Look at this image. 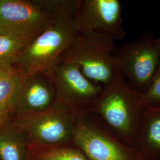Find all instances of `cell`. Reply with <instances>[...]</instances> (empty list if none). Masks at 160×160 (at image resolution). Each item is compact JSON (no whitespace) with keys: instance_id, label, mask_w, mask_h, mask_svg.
Instances as JSON below:
<instances>
[{"instance_id":"1","label":"cell","mask_w":160,"mask_h":160,"mask_svg":"<svg viewBox=\"0 0 160 160\" xmlns=\"http://www.w3.org/2000/svg\"><path fill=\"white\" fill-rule=\"evenodd\" d=\"M145 105L143 95L128 87L119 70L87 110L121 142L135 149Z\"/></svg>"},{"instance_id":"2","label":"cell","mask_w":160,"mask_h":160,"mask_svg":"<svg viewBox=\"0 0 160 160\" xmlns=\"http://www.w3.org/2000/svg\"><path fill=\"white\" fill-rule=\"evenodd\" d=\"M78 34L72 16H54L51 24L24 49L13 67L20 76L36 72L49 74Z\"/></svg>"},{"instance_id":"3","label":"cell","mask_w":160,"mask_h":160,"mask_svg":"<svg viewBox=\"0 0 160 160\" xmlns=\"http://www.w3.org/2000/svg\"><path fill=\"white\" fill-rule=\"evenodd\" d=\"M116 47L114 41L105 36L79 33L63 53L60 63L78 65L86 77L104 87L109 84L119 71L114 57Z\"/></svg>"},{"instance_id":"4","label":"cell","mask_w":160,"mask_h":160,"mask_svg":"<svg viewBox=\"0 0 160 160\" xmlns=\"http://www.w3.org/2000/svg\"><path fill=\"white\" fill-rule=\"evenodd\" d=\"M114 57L128 87L143 95L148 89L160 65V50L151 32L136 40L116 47Z\"/></svg>"},{"instance_id":"5","label":"cell","mask_w":160,"mask_h":160,"mask_svg":"<svg viewBox=\"0 0 160 160\" xmlns=\"http://www.w3.org/2000/svg\"><path fill=\"white\" fill-rule=\"evenodd\" d=\"M72 139L88 160H140L135 149L121 142L86 109L77 110Z\"/></svg>"},{"instance_id":"6","label":"cell","mask_w":160,"mask_h":160,"mask_svg":"<svg viewBox=\"0 0 160 160\" xmlns=\"http://www.w3.org/2000/svg\"><path fill=\"white\" fill-rule=\"evenodd\" d=\"M77 113V109L56 100L45 110L16 114L12 122L33 143L58 145L72 139Z\"/></svg>"},{"instance_id":"7","label":"cell","mask_w":160,"mask_h":160,"mask_svg":"<svg viewBox=\"0 0 160 160\" xmlns=\"http://www.w3.org/2000/svg\"><path fill=\"white\" fill-rule=\"evenodd\" d=\"M122 7L119 0H79L74 24L79 33H94L112 40H122L126 35L123 27Z\"/></svg>"},{"instance_id":"8","label":"cell","mask_w":160,"mask_h":160,"mask_svg":"<svg viewBox=\"0 0 160 160\" xmlns=\"http://www.w3.org/2000/svg\"><path fill=\"white\" fill-rule=\"evenodd\" d=\"M53 18L34 0H0V32L34 39Z\"/></svg>"},{"instance_id":"9","label":"cell","mask_w":160,"mask_h":160,"mask_svg":"<svg viewBox=\"0 0 160 160\" xmlns=\"http://www.w3.org/2000/svg\"><path fill=\"white\" fill-rule=\"evenodd\" d=\"M48 75L56 100L77 110L88 109L103 88L86 77L75 64L59 63Z\"/></svg>"},{"instance_id":"10","label":"cell","mask_w":160,"mask_h":160,"mask_svg":"<svg viewBox=\"0 0 160 160\" xmlns=\"http://www.w3.org/2000/svg\"><path fill=\"white\" fill-rule=\"evenodd\" d=\"M56 94L48 75L36 72L21 76L12 113L39 112L50 108Z\"/></svg>"},{"instance_id":"11","label":"cell","mask_w":160,"mask_h":160,"mask_svg":"<svg viewBox=\"0 0 160 160\" xmlns=\"http://www.w3.org/2000/svg\"><path fill=\"white\" fill-rule=\"evenodd\" d=\"M135 149L140 160H160V107L145 105Z\"/></svg>"},{"instance_id":"12","label":"cell","mask_w":160,"mask_h":160,"mask_svg":"<svg viewBox=\"0 0 160 160\" xmlns=\"http://www.w3.org/2000/svg\"><path fill=\"white\" fill-rule=\"evenodd\" d=\"M26 137L22 132L8 122L0 128V160H26Z\"/></svg>"},{"instance_id":"13","label":"cell","mask_w":160,"mask_h":160,"mask_svg":"<svg viewBox=\"0 0 160 160\" xmlns=\"http://www.w3.org/2000/svg\"><path fill=\"white\" fill-rule=\"evenodd\" d=\"M20 78L14 67L0 66V112L12 113Z\"/></svg>"},{"instance_id":"14","label":"cell","mask_w":160,"mask_h":160,"mask_svg":"<svg viewBox=\"0 0 160 160\" xmlns=\"http://www.w3.org/2000/svg\"><path fill=\"white\" fill-rule=\"evenodd\" d=\"M33 39L0 32V66L12 67Z\"/></svg>"},{"instance_id":"15","label":"cell","mask_w":160,"mask_h":160,"mask_svg":"<svg viewBox=\"0 0 160 160\" xmlns=\"http://www.w3.org/2000/svg\"><path fill=\"white\" fill-rule=\"evenodd\" d=\"M34 2L53 16H74L79 0H34Z\"/></svg>"},{"instance_id":"16","label":"cell","mask_w":160,"mask_h":160,"mask_svg":"<svg viewBox=\"0 0 160 160\" xmlns=\"http://www.w3.org/2000/svg\"><path fill=\"white\" fill-rule=\"evenodd\" d=\"M36 160H88L80 150L67 147L47 149L38 155Z\"/></svg>"},{"instance_id":"17","label":"cell","mask_w":160,"mask_h":160,"mask_svg":"<svg viewBox=\"0 0 160 160\" xmlns=\"http://www.w3.org/2000/svg\"><path fill=\"white\" fill-rule=\"evenodd\" d=\"M143 98L145 105L160 107V65Z\"/></svg>"},{"instance_id":"18","label":"cell","mask_w":160,"mask_h":160,"mask_svg":"<svg viewBox=\"0 0 160 160\" xmlns=\"http://www.w3.org/2000/svg\"><path fill=\"white\" fill-rule=\"evenodd\" d=\"M11 114L10 112H0V128L10 121Z\"/></svg>"},{"instance_id":"19","label":"cell","mask_w":160,"mask_h":160,"mask_svg":"<svg viewBox=\"0 0 160 160\" xmlns=\"http://www.w3.org/2000/svg\"><path fill=\"white\" fill-rule=\"evenodd\" d=\"M157 42H158V46H159L160 50V36L159 38H157Z\"/></svg>"},{"instance_id":"20","label":"cell","mask_w":160,"mask_h":160,"mask_svg":"<svg viewBox=\"0 0 160 160\" xmlns=\"http://www.w3.org/2000/svg\"></svg>"}]
</instances>
